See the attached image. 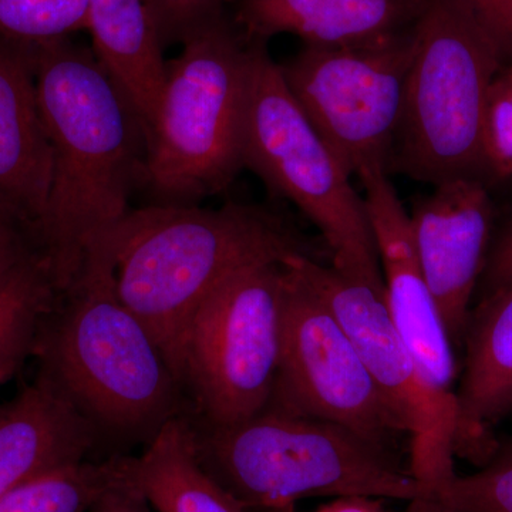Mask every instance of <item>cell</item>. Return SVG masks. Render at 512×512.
Here are the masks:
<instances>
[{
	"mask_svg": "<svg viewBox=\"0 0 512 512\" xmlns=\"http://www.w3.org/2000/svg\"><path fill=\"white\" fill-rule=\"evenodd\" d=\"M28 47L53 151L35 242L62 292L94 242L131 210V194L143 184L146 134L94 53L67 37Z\"/></svg>",
	"mask_w": 512,
	"mask_h": 512,
	"instance_id": "obj_1",
	"label": "cell"
},
{
	"mask_svg": "<svg viewBox=\"0 0 512 512\" xmlns=\"http://www.w3.org/2000/svg\"><path fill=\"white\" fill-rule=\"evenodd\" d=\"M33 356L45 377L97 434L156 437L188 413L185 390L143 322L121 301L103 238L43 316Z\"/></svg>",
	"mask_w": 512,
	"mask_h": 512,
	"instance_id": "obj_2",
	"label": "cell"
},
{
	"mask_svg": "<svg viewBox=\"0 0 512 512\" xmlns=\"http://www.w3.org/2000/svg\"><path fill=\"white\" fill-rule=\"evenodd\" d=\"M101 238L121 301L150 330L181 384L188 326L222 281L255 262L318 258L282 215L239 202L217 210L147 205L128 211Z\"/></svg>",
	"mask_w": 512,
	"mask_h": 512,
	"instance_id": "obj_3",
	"label": "cell"
},
{
	"mask_svg": "<svg viewBox=\"0 0 512 512\" xmlns=\"http://www.w3.org/2000/svg\"><path fill=\"white\" fill-rule=\"evenodd\" d=\"M187 417L198 464L245 512H293L309 497L409 504L423 495L396 451L338 424L272 409L231 424Z\"/></svg>",
	"mask_w": 512,
	"mask_h": 512,
	"instance_id": "obj_4",
	"label": "cell"
},
{
	"mask_svg": "<svg viewBox=\"0 0 512 512\" xmlns=\"http://www.w3.org/2000/svg\"><path fill=\"white\" fill-rule=\"evenodd\" d=\"M252 40L222 13L188 35L167 63L146 137L143 185L153 204L198 205L244 167Z\"/></svg>",
	"mask_w": 512,
	"mask_h": 512,
	"instance_id": "obj_5",
	"label": "cell"
},
{
	"mask_svg": "<svg viewBox=\"0 0 512 512\" xmlns=\"http://www.w3.org/2000/svg\"><path fill=\"white\" fill-rule=\"evenodd\" d=\"M501 66L463 0H424L390 170L433 185L483 178L485 106Z\"/></svg>",
	"mask_w": 512,
	"mask_h": 512,
	"instance_id": "obj_6",
	"label": "cell"
},
{
	"mask_svg": "<svg viewBox=\"0 0 512 512\" xmlns=\"http://www.w3.org/2000/svg\"><path fill=\"white\" fill-rule=\"evenodd\" d=\"M244 167L261 178L272 197L292 202L319 229L333 268L384 286L365 200L258 40H252L249 59Z\"/></svg>",
	"mask_w": 512,
	"mask_h": 512,
	"instance_id": "obj_7",
	"label": "cell"
},
{
	"mask_svg": "<svg viewBox=\"0 0 512 512\" xmlns=\"http://www.w3.org/2000/svg\"><path fill=\"white\" fill-rule=\"evenodd\" d=\"M282 264L229 275L195 312L184 342L183 384L192 416L231 424L262 412L281 353Z\"/></svg>",
	"mask_w": 512,
	"mask_h": 512,
	"instance_id": "obj_8",
	"label": "cell"
},
{
	"mask_svg": "<svg viewBox=\"0 0 512 512\" xmlns=\"http://www.w3.org/2000/svg\"><path fill=\"white\" fill-rule=\"evenodd\" d=\"M413 50L414 26L360 45H305L279 64L293 99L352 177L370 165L390 171Z\"/></svg>",
	"mask_w": 512,
	"mask_h": 512,
	"instance_id": "obj_9",
	"label": "cell"
},
{
	"mask_svg": "<svg viewBox=\"0 0 512 512\" xmlns=\"http://www.w3.org/2000/svg\"><path fill=\"white\" fill-rule=\"evenodd\" d=\"M284 262L335 313L380 392L403 421L410 439V471L423 494L451 480L456 476L460 436L456 393L439 389L424 375L393 325L384 286L349 278L309 255H289Z\"/></svg>",
	"mask_w": 512,
	"mask_h": 512,
	"instance_id": "obj_10",
	"label": "cell"
},
{
	"mask_svg": "<svg viewBox=\"0 0 512 512\" xmlns=\"http://www.w3.org/2000/svg\"><path fill=\"white\" fill-rule=\"evenodd\" d=\"M281 353L265 409L328 421L392 448L407 436L335 313L284 261Z\"/></svg>",
	"mask_w": 512,
	"mask_h": 512,
	"instance_id": "obj_11",
	"label": "cell"
},
{
	"mask_svg": "<svg viewBox=\"0 0 512 512\" xmlns=\"http://www.w3.org/2000/svg\"><path fill=\"white\" fill-rule=\"evenodd\" d=\"M414 248L451 342L463 345L471 299L488 258L493 202L483 178L434 185L409 214Z\"/></svg>",
	"mask_w": 512,
	"mask_h": 512,
	"instance_id": "obj_12",
	"label": "cell"
},
{
	"mask_svg": "<svg viewBox=\"0 0 512 512\" xmlns=\"http://www.w3.org/2000/svg\"><path fill=\"white\" fill-rule=\"evenodd\" d=\"M357 177L365 190L363 200L379 252L384 301L393 325L430 382L456 393L453 342L417 258L409 212L386 167L370 165Z\"/></svg>",
	"mask_w": 512,
	"mask_h": 512,
	"instance_id": "obj_13",
	"label": "cell"
},
{
	"mask_svg": "<svg viewBox=\"0 0 512 512\" xmlns=\"http://www.w3.org/2000/svg\"><path fill=\"white\" fill-rule=\"evenodd\" d=\"M53 151L28 45L0 42V215L35 242L52 190ZM36 245V242H35Z\"/></svg>",
	"mask_w": 512,
	"mask_h": 512,
	"instance_id": "obj_14",
	"label": "cell"
},
{
	"mask_svg": "<svg viewBox=\"0 0 512 512\" xmlns=\"http://www.w3.org/2000/svg\"><path fill=\"white\" fill-rule=\"evenodd\" d=\"M463 343L457 457L480 468L497 446L495 424L512 414V279L487 292L471 312Z\"/></svg>",
	"mask_w": 512,
	"mask_h": 512,
	"instance_id": "obj_15",
	"label": "cell"
},
{
	"mask_svg": "<svg viewBox=\"0 0 512 512\" xmlns=\"http://www.w3.org/2000/svg\"><path fill=\"white\" fill-rule=\"evenodd\" d=\"M99 434L45 377L0 406V497L47 471L80 463Z\"/></svg>",
	"mask_w": 512,
	"mask_h": 512,
	"instance_id": "obj_16",
	"label": "cell"
},
{
	"mask_svg": "<svg viewBox=\"0 0 512 512\" xmlns=\"http://www.w3.org/2000/svg\"><path fill=\"white\" fill-rule=\"evenodd\" d=\"M423 6L424 0H237L234 22L258 42L289 33L308 46H353L412 29Z\"/></svg>",
	"mask_w": 512,
	"mask_h": 512,
	"instance_id": "obj_17",
	"label": "cell"
},
{
	"mask_svg": "<svg viewBox=\"0 0 512 512\" xmlns=\"http://www.w3.org/2000/svg\"><path fill=\"white\" fill-rule=\"evenodd\" d=\"M94 56L136 114L144 134L153 126L167 62L146 0H89Z\"/></svg>",
	"mask_w": 512,
	"mask_h": 512,
	"instance_id": "obj_18",
	"label": "cell"
},
{
	"mask_svg": "<svg viewBox=\"0 0 512 512\" xmlns=\"http://www.w3.org/2000/svg\"><path fill=\"white\" fill-rule=\"evenodd\" d=\"M121 473L156 512H245L198 464L187 414L168 421L140 456H123Z\"/></svg>",
	"mask_w": 512,
	"mask_h": 512,
	"instance_id": "obj_19",
	"label": "cell"
},
{
	"mask_svg": "<svg viewBox=\"0 0 512 512\" xmlns=\"http://www.w3.org/2000/svg\"><path fill=\"white\" fill-rule=\"evenodd\" d=\"M56 293L40 254L30 256L0 278V384L12 379L33 355L40 323Z\"/></svg>",
	"mask_w": 512,
	"mask_h": 512,
	"instance_id": "obj_20",
	"label": "cell"
},
{
	"mask_svg": "<svg viewBox=\"0 0 512 512\" xmlns=\"http://www.w3.org/2000/svg\"><path fill=\"white\" fill-rule=\"evenodd\" d=\"M120 476L121 456L69 464L2 495L0 512H90Z\"/></svg>",
	"mask_w": 512,
	"mask_h": 512,
	"instance_id": "obj_21",
	"label": "cell"
},
{
	"mask_svg": "<svg viewBox=\"0 0 512 512\" xmlns=\"http://www.w3.org/2000/svg\"><path fill=\"white\" fill-rule=\"evenodd\" d=\"M407 512H512V437L498 439L476 473L431 488L407 504Z\"/></svg>",
	"mask_w": 512,
	"mask_h": 512,
	"instance_id": "obj_22",
	"label": "cell"
},
{
	"mask_svg": "<svg viewBox=\"0 0 512 512\" xmlns=\"http://www.w3.org/2000/svg\"><path fill=\"white\" fill-rule=\"evenodd\" d=\"M89 29V0H0V35L40 45Z\"/></svg>",
	"mask_w": 512,
	"mask_h": 512,
	"instance_id": "obj_23",
	"label": "cell"
},
{
	"mask_svg": "<svg viewBox=\"0 0 512 512\" xmlns=\"http://www.w3.org/2000/svg\"><path fill=\"white\" fill-rule=\"evenodd\" d=\"M483 177L512 178V63L501 66L488 92L483 126Z\"/></svg>",
	"mask_w": 512,
	"mask_h": 512,
	"instance_id": "obj_24",
	"label": "cell"
},
{
	"mask_svg": "<svg viewBox=\"0 0 512 512\" xmlns=\"http://www.w3.org/2000/svg\"><path fill=\"white\" fill-rule=\"evenodd\" d=\"M228 0H146L163 46L181 42L222 15Z\"/></svg>",
	"mask_w": 512,
	"mask_h": 512,
	"instance_id": "obj_25",
	"label": "cell"
},
{
	"mask_svg": "<svg viewBox=\"0 0 512 512\" xmlns=\"http://www.w3.org/2000/svg\"><path fill=\"white\" fill-rule=\"evenodd\" d=\"M503 64L512 63V0H463Z\"/></svg>",
	"mask_w": 512,
	"mask_h": 512,
	"instance_id": "obj_26",
	"label": "cell"
},
{
	"mask_svg": "<svg viewBox=\"0 0 512 512\" xmlns=\"http://www.w3.org/2000/svg\"><path fill=\"white\" fill-rule=\"evenodd\" d=\"M35 254L39 251L28 232L0 215V278Z\"/></svg>",
	"mask_w": 512,
	"mask_h": 512,
	"instance_id": "obj_27",
	"label": "cell"
},
{
	"mask_svg": "<svg viewBox=\"0 0 512 512\" xmlns=\"http://www.w3.org/2000/svg\"><path fill=\"white\" fill-rule=\"evenodd\" d=\"M90 512H153V507L123 480L121 474L119 481L101 494Z\"/></svg>",
	"mask_w": 512,
	"mask_h": 512,
	"instance_id": "obj_28",
	"label": "cell"
},
{
	"mask_svg": "<svg viewBox=\"0 0 512 512\" xmlns=\"http://www.w3.org/2000/svg\"><path fill=\"white\" fill-rule=\"evenodd\" d=\"M484 276L487 292L493 291L512 279V222L488 255Z\"/></svg>",
	"mask_w": 512,
	"mask_h": 512,
	"instance_id": "obj_29",
	"label": "cell"
},
{
	"mask_svg": "<svg viewBox=\"0 0 512 512\" xmlns=\"http://www.w3.org/2000/svg\"><path fill=\"white\" fill-rule=\"evenodd\" d=\"M382 501L370 497H339L316 512H387Z\"/></svg>",
	"mask_w": 512,
	"mask_h": 512,
	"instance_id": "obj_30",
	"label": "cell"
}]
</instances>
